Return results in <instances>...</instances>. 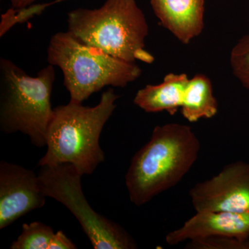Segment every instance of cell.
Wrapping results in <instances>:
<instances>
[{"mask_svg": "<svg viewBox=\"0 0 249 249\" xmlns=\"http://www.w3.org/2000/svg\"><path fill=\"white\" fill-rule=\"evenodd\" d=\"M200 142L186 124L156 126L150 141L132 157L125 175L131 202L137 206L178 184L196 163Z\"/></svg>", "mask_w": 249, "mask_h": 249, "instance_id": "1", "label": "cell"}, {"mask_svg": "<svg viewBox=\"0 0 249 249\" xmlns=\"http://www.w3.org/2000/svg\"><path fill=\"white\" fill-rule=\"evenodd\" d=\"M119 96L109 88L94 107L70 101L53 109L46 137L47 152L39 166L70 163L83 176L91 175L105 160L99 139Z\"/></svg>", "mask_w": 249, "mask_h": 249, "instance_id": "2", "label": "cell"}, {"mask_svg": "<svg viewBox=\"0 0 249 249\" xmlns=\"http://www.w3.org/2000/svg\"><path fill=\"white\" fill-rule=\"evenodd\" d=\"M69 33L83 43L129 62L151 64L145 49L146 18L136 0H106L97 9L78 8L67 14Z\"/></svg>", "mask_w": 249, "mask_h": 249, "instance_id": "3", "label": "cell"}, {"mask_svg": "<svg viewBox=\"0 0 249 249\" xmlns=\"http://www.w3.org/2000/svg\"><path fill=\"white\" fill-rule=\"evenodd\" d=\"M47 61L61 70L70 101L80 103L105 87L124 88L142 74L136 62L125 61L83 43L68 31L51 37Z\"/></svg>", "mask_w": 249, "mask_h": 249, "instance_id": "4", "label": "cell"}, {"mask_svg": "<svg viewBox=\"0 0 249 249\" xmlns=\"http://www.w3.org/2000/svg\"><path fill=\"white\" fill-rule=\"evenodd\" d=\"M54 66L29 76L14 62L0 58V129L6 134L20 132L37 147L46 146L53 109L51 95L55 81Z\"/></svg>", "mask_w": 249, "mask_h": 249, "instance_id": "5", "label": "cell"}, {"mask_svg": "<svg viewBox=\"0 0 249 249\" xmlns=\"http://www.w3.org/2000/svg\"><path fill=\"white\" fill-rule=\"evenodd\" d=\"M81 177L70 163L41 166L38 173L42 192L70 210L93 249H137L135 241L124 228L90 206L82 189Z\"/></svg>", "mask_w": 249, "mask_h": 249, "instance_id": "6", "label": "cell"}, {"mask_svg": "<svg viewBox=\"0 0 249 249\" xmlns=\"http://www.w3.org/2000/svg\"><path fill=\"white\" fill-rule=\"evenodd\" d=\"M196 212L249 213V163L237 161L196 183L189 193Z\"/></svg>", "mask_w": 249, "mask_h": 249, "instance_id": "7", "label": "cell"}, {"mask_svg": "<svg viewBox=\"0 0 249 249\" xmlns=\"http://www.w3.org/2000/svg\"><path fill=\"white\" fill-rule=\"evenodd\" d=\"M45 193L38 175L21 165L0 163V229L31 211L43 207Z\"/></svg>", "mask_w": 249, "mask_h": 249, "instance_id": "8", "label": "cell"}, {"mask_svg": "<svg viewBox=\"0 0 249 249\" xmlns=\"http://www.w3.org/2000/svg\"><path fill=\"white\" fill-rule=\"evenodd\" d=\"M213 236L249 240V213L196 212L181 227L170 232L165 237V242L173 246Z\"/></svg>", "mask_w": 249, "mask_h": 249, "instance_id": "9", "label": "cell"}, {"mask_svg": "<svg viewBox=\"0 0 249 249\" xmlns=\"http://www.w3.org/2000/svg\"><path fill=\"white\" fill-rule=\"evenodd\" d=\"M196 77L170 73L158 85H147L136 94L134 103L147 113L165 111L174 115L178 108L186 107L196 87Z\"/></svg>", "mask_w": 249, "mask_h": 249, "instance_id": "10", "label": "cell"}, {"mask_svg": "<svg viewBox=\"0 0 249 249\" xmlns=\"http://www.w3.org/2000/svg\"><path fill=\"white\" fill-rule=\"evenodd\" d=\"M160 24L187 45L204 28L205 0H150Z\"/></svg>", "mask_w": 249, "mask_h": 249, "instance_id": "11", "label": "cell"}, {"mask_svg": "<svg viewBox=\"0 0 249 249\" xmlns=\"http://www.w3.org/2000/svg\"><path fill=\"white\" fill-rule=\"evenodd\" d=\"M53 229L40 222L24 224L22 233L13 242L12 249H48L54 235Z\"/></svg>", "mask_w": 249, "mask_h": 249, "instance_id": "12", "label": "cell"}, {"mask_svg": "<svg viewBox=\"0 0 249 249\" xmlns=\"http://www.w3.org/2000/svg\"><path fill=\"white\" fill-rule=\"evenodd\" d=\"M230 64L234 76L249 90V34L234 46L231 52Z\"/></svg>", "mask_w": 249, "mask_h": 249, "instance_id": "13", "label": "cell"}, {"mask_svg": "<svg viewBox=\"0 0 249 249\" xmlns=\"http://www.w3.org/2000/svg\"><path fill=\"white\" fill-rule=\"evenodd\" d=\"M49 4H31L26 7L15 9L11 8L1 15L0 24V36L2 37L7 31L18 24L27 22L29 19L39 16L43 12Z\"/></svg>", "mask_w": 249, "mask_h": 249, "instance_id": "14", "label": "cell"}, {"mask_svg": "<svg viewBox=\"0 0 249 249\" xmlns=\"http://www.w3.org/2000/svg\"><path fill=\"white\" fill-rule=\"evenodd\" d=\"M189 249H249V240H241L225 236H213L188 241Z\"/></svg>", "mask_w": 249, "mask_h": 249, "instance_id": "15", "label": "cell"}, {"mask_svg": "<svg viewBox=\"0 0 249 249\" xmlns=\"http://www.w3.org/2000/svg\"><path fill=\"white\" fill-rule=\"evenodd\" d=\"M76 245L68 238L62 231L54 234L50 241L48 249H75Z\"/></svg>", "mask_w": 249, "mask_h": 249, "instance_id": "16", "label": "cell"}, {"mask_svg": "<svg viewBox=\"0 0 249 249\" xmlns=\"http://www.w3.org/2000/svg\"><path fill=\"white\" fill-rule=\"evenodd\" d=\"M36 1V0H10L11 6L15 9H19V8L30 6V5L34 4Z\"/></svg>", "mask_w": 249, "mask_h": 249, "instance_id": "17", "label": "cell"}]
</instances>
